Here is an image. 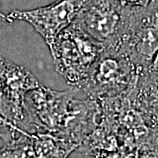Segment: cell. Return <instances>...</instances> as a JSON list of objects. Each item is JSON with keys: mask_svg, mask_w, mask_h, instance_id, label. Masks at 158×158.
<instances>
[{"mask_svg": "<svg viewBox=\"0 0 158 158\" xmlns=\"http://www.w3.org/2000/svg\"><path fill=\"white\" fill-rule=\"evenodd\" d=\"M77 88L55 90L40 85L27 94L25 108L29 118L30 132H48L61 135L65 128L70 104Z\"/></svg>", "mask_w": 158, "mask_h": 158, "instance_id": "4", "label": "cell"}, {"mask_svg": "<svg viewBox=\"0 0 158 158\" xmlns=\"http://www.w3.org/2000/svg\"><path fill=\"white\" fill-rule=\"evenodd\" d=\"M41 85L28 69L0 56V85L11 112V122L19 129L30 132L25 108L29 91Z\"/></svg>", "mask_w": 158, "mask_h": 158, "instance_id": "7", "label": "cell"}, {"mask_svg": "<svg viewBox=\"0 0 158 158\" xmlns=\"http://www.w3.org/2000/svg\"><path fill=\"white\" fill-rule=\"evenodd\" d=\"M138 78V72L123 55L105 48L79 90L93 99L113 98L131 90Z\"/></svg>", "mask_w": 158, "mask_h": 158, "instance_id": "3", "label": "cell"}, {"mask_svg": "<svg viewBox=\"0 0 158 158\" xmlns=\"http://www.w3.org/2000/svg\"><path fill=\"white\" fill-rule=\"evenodd\" d=\"M5 16H6V15H4V14L1 12V11H0V20H5Z\"/></svg>", "mask_w": 158, "mask_h": 158, "instance_id": "13", "label": "cell"}, {"mask_svg": "<svg viewBox=\"0 0 158 158\" xmlns=\"http://www.w3.org/2000/svg\"><path fill=\"white\" fill-rule=\"evenodd\" d=\"M3 128H18V127H16L13 125H11V123H9L6 119H5L0 115V135H1V133L3 131L2 130Z\"/></svg>", "mask_w": 158, "mask_h": 158, "instance_id": "12", "label": "cell"}, {"mask_svg": "<svg viewBox=\"0 0 158 158\" xmlns=\"http://www.w3.org/2000/svg\"><path fill=\"white\" fill-rule=\"evenodd\" d=\"M124 10L118 0H85L72 24L107 47L118 35Z\"/></svg>", "mask_w": 158, "mask_h": 158, "instance_id": "6", "label": "cell"}, {"mask_svg": "<svg viewBox=\"0 0 158 158\" xmlns=\"http://www.w3.org/2000/svg\"><path fill=\"white\" fill-rule=\"evenodd\" d=\"M123 7H145L149 5L153 0H118Z\"/></svg>", "mask_w": 158, "mask_h": 158, "instance_id": "11", "label": "cell"}, {"mask_svg": "<svg viewBox=\"0 0 158 158\" xmlns=\"http://www.w3.org/2000/svg\"><path fill=\"white\" fill-rule=\"evenodd\" d=\"M105 48L123 55L140 77L158 54V0L145 7H125L118 35Z\"/></svg>", "mask_w": 158, "mask_h": 158, "instance_id": "1", "label": "cell"}, {"mask_svg": "<svg viewBox=\"0 0 158 158\" xmlns=\"http://www.w3.org/2000/svg\"><path fill=\"white\" fill-rule=\"evenodd\" d=\"M85 156L87 158H141L137 148L129 145H122L111 152L90 153Z\"/></svg>", "mask_w": 158, "mask_h": 158, "instance_id": "10", "label": "cell"}, {"mask_svg": "<svg viewBox=\"0 0 158 158\" xmlns=\"http://www.w3.org/2000/svg\"><path fill=\"white\" fill-rule=\"evenodd\" d=\"M85 1L56 0L48 6L32 10H14L5 16V20L30 24L49 48L58 35L74 22Z\"/></svg>", "mask_w": 158, "mask_h": 158, "instance_id": "5", "label": "cell"}, {"mask_svg": "<svg viewBox=\"0 0 158 158\" xmlns=\"http://www.w3.org/2000/svg\"><path fill=\"white\" fill-rule=\"evenodd\" d=\"M36 158H68L78 147L56 134L48 132L29 133Z\"/></svg>", "mask_w": 158, "mask_h": 158, "instance_id": "8", "label": "cell"}, {"mask_svg": "<svg viewBox=\"0 0 158 158\" xmlns=\"http://www.w3.org/2000/svg\"><path fill=\"white\" fill-rule=\"evenodd\" d=\"M0 139L4 143L0 148V158H36L27 132L8 128L3 131Z\"/></svg>", "mask_w": 158, "mask_h": 158, "instance_id": "9", "label": "cell"}, {"mask_svg": "<svg viewBox=\"0 0 158 158\" xmlns=\"http://www.w3.org/2000/svg\"><path fill=\"white\" fill-rule=\"evenodd\" d=\"M105 47L71 24L49 47L56 71L80 90Z\"/></svg>", "mask_w": 158, "mask_h": 158, "instance_id": "2", "label": "cell"}]
</instances>
